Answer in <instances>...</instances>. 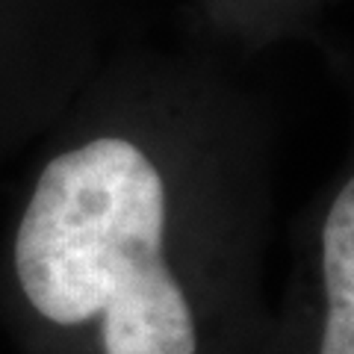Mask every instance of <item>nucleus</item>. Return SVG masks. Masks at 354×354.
Here are the masks:
<instances>
[{
  "mask_svg": "<svg viewBox=\"0 0 354 354\" xmlns=\"http://www.w3.org/2000/svg\"><path fill=\"white\" fill-rule=\"evenodd\" d=\"M15 278L41 325L92 354H248L272 307L180 260L165 174L124 136L88 139L41 169Z\"/></svg>",
  "mask_w": 354,
  "mask_h": 354,
  "instance_id": "f257e3e1",
  "label": "nucleus"
},
{
  "mask_svg": "<svg viewBox=\"0 0 354 354\" xmlns=\"http://www.w3.org/2000/svg\"><path fill=\"white\" fill-rule=\"evenodd\" d=\"M248 354H354V171L330 195L304 263Z\"/></svg>",
  "mask_w": 354,
  "mask_h": 354,
  "instance_id": "f03ea898",
  "label": "nucleus"
}]
</instances>
